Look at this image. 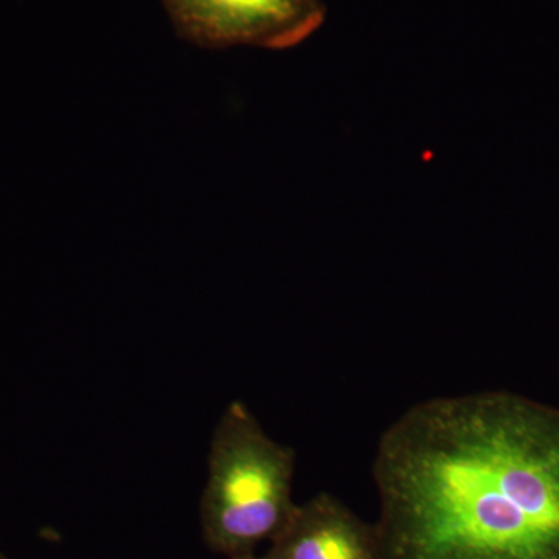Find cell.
<instances>
[{
  "instance_id": "4",
  "label": "cell",
  "mask_w": 559,
  "mask_h": 559,
  "mask_svg": "<svg viewBox=\"0 0 559 559\" xmlns=\"http://www.w3.org/2000/svg\"><path fill=\"white\" fill-rule=\"evenodd\" d=\"M270 554L278 559H382L377 528L325 492L296 507L272 539Z\"/></svg>"
},
{
  "instance_id": "1",
  "label": "cell",
  "mask_w": 559,
  "mask_h": 559,
  "mask_svg": "<svg viewBox=\"0 0 559 559\" xmlns=\"http://www.w3.org/2000/svg\"><path fill=\"white\" fill-rule=\"evenodd\" d=\"M382 559H559V409L489 390L421 401L373 460Z\"/></svg>"
},
{
  "instance_id": "3",
  "label": "cell",
  "mask_w": 559,
  "mask_h": 559,
  "mask_svg": "<svg viewBox=\"0 0 559 559\" xmlns=\"http://www.w3.org/2000/svg\"><path fill=\"white\" fill-rule=\"evenodd\" d=\"M180 38L202 49L288 50L326 17L322 0H160Z\"/></svg>"
},
{
  "instance_id": "5",
  "label": "cell",
  "mask_w": 559,
  "mask_h": 559,
  "mask_svg": "<svg viewBox=\"0 0 559 559\" xmlns=\"http://www.w3.org/2000/svg\"><path fill=\"white\" fill-rule=\"evenodd\" d=\"M234 559H278V558L272 557L271 554H267L266 557H253L252 554H249V555H241V557H235Z\"/></svg>"
},
{
  "instance_id": "2",
  "label": "cell",
  "mask_w": 559,
  "mask_h": 559,
  "mask_svg": "<svg viewBox=\"0 0 559 559\" xmlns=\"http://www.w3.org/2000/svg\"><path fill=\"white\" fill-rule=\"evenodd\" d=\"M294 465V451L272 440L252 412L234 401L224 411L210 447L201 506L209 546L235 558L274 539L297 507Z\"/></svg>"
}]
</instances>
